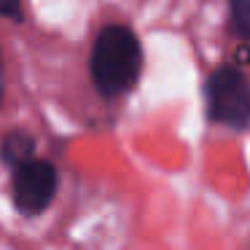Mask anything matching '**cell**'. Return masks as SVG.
<instances>
[{
  "instance_id": "7",
  "label": "cell",
  "mask_w": 250,
  "mask_h": 250,
  "mask_svg": "<svg viewBox=\"0 0 250 250\" xmlns=\"http://www.w3.org/2000/svg\"><path fill=\"white\" fill-rule=\"evenodd\" d=\"M3 86L6 83H3V57H0V100H3Z\"/></svg>"
},
{
  "instance_id": "2",
  "label": "cell",
  "mask_w": 250,
  "mask_h": 250,
  "mask_svg": "<svg viewBox=\"0 0 250 250\" xmlns=\"http://www.w3.org/2000/svg\"><path fill=\"white\" fill-rule=\"evenodd\" d=\"M207 116L229 129L250 126V83L237 67H218L205 86Z\"/></svg>"
},
{
  "instance_id": "4",
  "label": "cell",
  "mask_w": 250,
  "mask_h": 250,
  "mask_svg": "<svg viewBox=\"0 0 250 250\" xmlns=\"http://www.w3.org/2000/svg\"><path fill=\"white\" fill-rule=\"evenodd\" d=\"M33 151H35V143H33V137H30L27 132H8V135L3 137V146H0L3 162H6L11 169L17 167V164L33 159Z\"/></svg>"
},
{
  "instance_id": "1",
  "label": "cell",
  "mask_w": 250,
  "mask_h": 250,
  "mask_svg": "<svg viewBox=\"0 0 250 250\" xmlns=\"http://www.w3.org/2000/svg\"><path fill=\"white\" fill-rule=\"evenodd\" d=\"M89 67H92V81L100 94L119 97V94L129 92L140 78L143 67V51L137 35L121 24L105 27L97 35Z\"/></svg>"
},
{
  "instance_id": "6",
  "label": "cell",
  "mask_w": 250,
  "mask_h": 250,
  "mask_svg": "<svg viewBox=\"0 0 250 250\" xmlns=\"http://www.w3.org/2000/svg\"><path fill=\"white\" fill-rule=\"evenodd\" d=\"M0 17L19 22L22 19V3L19 0H0Z\"/></svg>"
},
{
  "instance_id": "3",
  "label": "cell",
  "mask_w": 250,
  "mask_h": 250,
  "mask_svg": "<svg viewBox=\"0 0 250 250\" xmlns=\"http://www.w3.org/2000/svg\"><path fill=\"white\" fill-rule=\"evenodd\" d=\"M57 183L60 175L57 167L46 159H27V162L14 167L11 191H14V205L22 215H41L49 210V205L57 196Z\"/></svg>"
},
{
  "instance_id": "5",
  "label": "cell",
  "mask_w": 250,
  "mask_h": 250,
  "mask_svg": "<svg viewBox=\"0 0 250 250\" xmlns=\"http://www.w3.org/2000/svg\"><path fill=\"white\" fill-rule=\"evenodd\" d=\"M231 19L239 38L250 41V0H231Z\"/></svg>"
}]
</instances>
